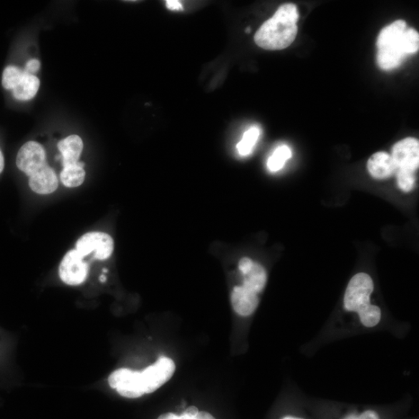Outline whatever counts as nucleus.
<instances>
[{"instance_id": "14", "label": "nucleus", "mask_w": 419, "mask_h": 419, "mask_svg": "<svg viewBox=\"0 0 419 419\" xmlns=\"http://www.w3.org/2000/svg\"><path fill=\"white\" fill-rule=\"evenodd\" d=\"M58 148L64 158V166L76 164L84 149L81 138L73 135L59 142Z\"/></svg>"}, {"instance_id": "27", "label": "nucleus", "mask_w": 419, "mask_h": 419, "mask_svg": "<svg viewBox=\"0 0 419 419\" xmlns=\"http://www.w3.org/2000/svg\"><path fill=\"white\" fill-rule=\"evenodd\" d=\"M283 419H302V418H294V417H285Z\"/></svg>"}, {"instance_id": "13", "label": "nucleus", "mask_w": 419, "mask_h": 419, "mask_svg": "<svg viewBox=\"0 0 419 419\" xmlns=\"http://www.w3.org/2000/svg\"><path fill=\"white\" fill-rule=\"evenodd\" d=\"M370 175L377 180H385L397 172V167L391 156L385 151L373 154L368 163Z\"/></svg>"}, {"instance_id": "24", "label": "nucleus", "mask_w": 419, "mask_h": 419, "mask_svg": "<svg viewBox=\"0 0 419 419\" xmlns=\"http://www.w3.org/2000/svg\"><path fill=\"white\" fill-rule=\"evenodd\" d=\"M166 6L171 11H183V6L180 1L177 0H167L166 2Z\"/></svg>"}, {"instance_id": "22", "label": "nucleus", "mask_w": 419, "mask_h": 419, "mask_svg": "<svg viewBox=\"0 0 419 419\" xmlns=\"http://www.w3.org/2000/svg\"><path fill=\"white\" fill-rule=\"evenodd\" d=\"M344 419H380L378 415L373 411L364 412L360 415H350Z\"/></svg>"}, {"instance_id": "10", "label": "nucleus", "mask_w": 419, "mask_h": 419, "mask_svg": "<svg viewBox=\"0 0 419 419\" xmlns=\"http://www.w3.org/2000/svg\"><path fill=\"white\" fill-rule=\"evenodd\" d=\"M238 268L244 276L243 286L256 293H261L265 288L267 274L263 267L245 257L239 261Z\"/></svg>"}, {"instance_id": "8", "label": "nucleus", "mask_w": 419, "mask_h": 419, "mask_svg": "<svg viewBox=\"0 0 419 419\" xmlns=\"http://www.w3.org/2000/svg\"><path fill=\"white\" fill-rule=\"evenodd\" d=\"M16 163L21 171L31 176L47 164L46 151L36 141L26 142L19 150Z\"/></svg>"}, {"instance_id": "5", "label": "nucleus", "mask_w": 419, "mask_h": 419, "mask_svg": "<svg viewBox=\"0 0 419 419\" xmlns=\"http://www.w3.org/2000/svg\"><path fill=\"white\" fill-rule=\"evenodd\" d=\"M175 370L176 364L172 359L161 358L154 364L141 372L145 393H153L154 391L161 388L164 383L171 379Z\"/></svg>"}, {"instance_id": "29", "label": "nucleus", "mask_w": 419, "mask_h": 419, "mask_svg": "<svg viewBox=\"0 0 419 419\" xmlns=\"http://www.w3.org/2000/svg\"><path fill=\"white\" fill-rule=\"evenodd\" d=\"M246 31V32H251V29L248 28Z\"/></svg>"}, {"instance_id": "26", "label": "nucleus", "mask_w": 419, "mask_h": 419, "mask_svg": "<svg viewBox=\"0 0 419 419\" xmlns=\"http://www.w3.org/2000/svg\"><path fill=\"white\" fill-rule=\"evenodd\" d=\"M4 168V157L1 150H0V173H1Z\"/></svg>"}, {"instance_id": "25", "label": "nucleus", "mask_w": 419, "mask_h": 419, "mask_svg": "<svg viewBox=\"0 0 419 419\" xmlns=\"http://www.w3.org/2000/svg\"><path fill=\"white\" fill-rule=\"evenodd\" d=\"M198 413H199V411L197 408H196L194 406H191V407H189L188 408H187L186 410V411L183 413V414L186 415V416H189L191 418H194V417L197 416Z\"/></svg>"}, {"instance_id": "4", "label": "nucleus", "mask_w": 419, "mask_h": 419, "mask_svg": "<svg viewBox=\"0 0 419 419\" xmlns=\"http://www.w3.org/2000/svg\"><path fill=\"white\" fill-rule=\"evenodd\" d=\"M113 240L104 233H90L83 236L76 243V251L83 258L92 255L96 260L105 261L113 251Z\"/></svg>"}, {"instance_id": "16", "label": "nucleus", "mask_w": 419, "mask_h": 419, "mask_svg": "<svg viewBox=\"0 0 419 419\" xmlns=\"http://www.w3.org/2000/svg\"><path fill=\"white\" fill-rule=\"evenodd\" d=\"M84 163L78 162L76 164L64 166L60 174V179L66 186L77 187L82 185L85 181L86 172Z\"/></svg>"}, {"instance_id": "17", "label": "nucleus", "mask_w": 419, "mask_h": 419, "mask_svg": "<svg viewBox=\"0 0 419 419\" xmlns=\"http://www.w3.org/2000/svg\"><path fill=\"white\" fill-rule=\"evenodd\" d=\"M261 135V130L258 127H252L247 130L238 145L237 149L240 156H247L251 154L256 142Z\"/></svg>"}, {"instance_id": "6", "label": "nucleus", "mask_w": 419, "mask_h": 419, "mask_svg": "<svg viewBox=\"0 0 419 419\" xmlns=\"http://www.w3.org/2000/svg\"><path fill=\"white\" fill-rule=\"evenodd\" d=\"M109 385L124 398H137L146 394L141 372L126 368L115 370L111 374Z\"/></svg>"}, {"instance_id": "11", "label": "nucleus", "mask_w": 419, "mask_h": 419, "mask_svg": "<svg viewBox=\"0 0 419 419\" xmlns=\"http://www.w3.org/2000/svg\"><path fill=\"white\" fill-rule=\"evenodd\" d=\"M29 186L34 192L39 194L55 192L58 188L59 180L54 169L48 164L44 165L30 176Z\"/></svg>"}, {"instance_id": "23", "label": "nucleus", "mask_w": 419, "mask_h": 419, "mask_svg": "<svg viewBox=\"0 0 419 419\" xmlns=\"http://www.w3.org/2000/svg\"><path fill=\"white\" fill-rule=\"evenodd\" d=\"M158 419H201V418L199 414H198L197 416L194 418H191L189 416H186L183 413L181 416H178L173 413H166L160 415Z\"/></svg>"}, {"instance_id": "19", "label": "nucleus", "mask_w": 419, "mask_h": 419, "mask_svg": "<svg viewBox=\"0 0 419 419\" xmlns=\"http://www.w3.org/2000/svg\"><path fill=\"white\" fill-rule=\"evenodd\" d=\"M24 71L16 66L6 67L3 74L2 84L6 90L13 91L21 83Z\"/></svg>"}, {"instance_id": "7", "label": "nucleus", "mask_w": 419, "mask_h": 419, "mask_svg": "<svg viewBox=\"0 0 419 419\" xmlns=\"http://www.w3.org/2000/svg\"><path fill=\"white\" fill-rule=\"evenodd\" d=\"M391 157L393 158L397 171L414 172L419 166V141L415 138L401 140L392 148Z\"/></svg>"}, {"instance_id": "1", "label": "nucleus", "mask_w": 419, "mask_h": 419, "mask_svg": "<svg viewBox=\"0 0 419 419\" xmlns=\"http://www.w3.org/2000/svg\"><path fill=\"white\" fill-rule=\"evenodd\" d=\"M377 47L378 66L383 70L394 69L407 56L418 51L419 34L413 29H407L405 21H396L380 31Z\"/></svg>"}, {"instance_id": "28", "label": "nucleus", "mask_w": 419, "mask_h": 419, "mask_svg": "<svg viewBox=\"0 0 419 419\" xmlns=\"http://www.w3.org/2000/svg\"><path fill=\"white\" fill-rule=\"evenodd\" d=\"M106 281L105 276H101V282H104Z\"/></svg>"}, {"instance_id": "18", "label": "nucleus", "mask_w": 419, "mask_h": 419, "mask_svg": "<svg viewBox=\"0 0 419 419\" xmlns=\"http://www.w3.org/2000/svg\"><path fill=\"white\" fill-rule=\"evenodd\" d=\"M292 156V151L288 146H281L274 151L267 161V168L273 173L278 172Z\"/></svg>"}, {"instance_id": "12", "label": "nucleus", "mask_w": 419, "mask_h": 419, "mask_svg": "<svg viewBox=\"0 0 419 419\" xmlns=\"http://www.w3.org/2000/svg\"><path fill=\"white\" fill-rule=\"evenodd\" d=\"M231 301L236 313L244 317L253 315L258 306L257 293L243 286L233 289Z\"/></svg>"}, {"instance_id": "2", "label": "nucleus", "mask_w": 419, "mask_h": 419, "mask_svg": "<svg viewBox=\"0 0 419 419\" xmlns=\"http://www.w3.org/2000/svg\"><path fill=\"white\" fill-rule=\"evenodd\" d=\"M298 19L296 5L287 4L281 6L271 19L256 33V44L266 50L287 49L297 37Z\"/></svg>"}, {"instance_id": "20", "label": "nucleus", "mask_w": 419, "mask_h": 419, "mask_svg": "<svg viewBox=\"0 0 419 419\" xmlns=\"http://www.w3.org/2000/svg\"><path fill=\"white\" fill-rule=\"evenodd\" d=\"M397 182L399 188L404 192L411 191L415 184V173L405 171H397Z\"/></svg>"}, {"instance_id": "3", "label": "nucleus", "mask_w": 419, "mask_h": 419, "mask_svg": "<svg viewBox=\"0 0 419 419\" xmlns=\"http://www.w3.org/2000/svg\"><path fill=\"white\" fill-rule=\"evenodd\" d=\"M373 291V282L365 273L355 274L350 280L345 291L344 306L348 311L358 313L361 323L368 328L378 325L381 319V310L370 304V296Z\"/></svg>"}, {"instance_id": "9", "label": "nucleus", "mask_w": 419, "mask_h": 419, "mask_svg": "<svg viewBox=\"0 0 419 419\" xmlns=\"http://www.w3.org/2000/svg\"><path fill=\"white\" fill-rule=\"evenodd\" d=\"M87 274L88 266L76 249L67 253L59 266V276L61 281L75 286L84 283Z\"/></svg>"}, {"instance_id": "15", "label": "nucleus", "mask_w": 419, "mask_h": 419, "mask_svg": "<svg viewBox=\"0 0 419 419\" xmlns=\"http://www.w3.org/2000/svg\"><path fill=\"white\" fill-rule=\"evenodd\" d=\"M40 87V80L37 76L24 72L21 83L16 86L13 95L19 101H30L36 96Z\"/></svg>"}, {"instance_id": "21", "label": "nucleus", "mask_w": 419, "mask_h": 419, "mask_svg": "<svg viewBox=\"0 0 419 419\" xmlns=\"http://www.w3.org/2000/svg\"><path fill=\"white\" fill-rule=\"evenodd\" d=\"M40 68V61L38 59H31L29 61H28V64H26L24 72L31 75H34V74L39 72Z\"/></svg>"}]
</instances>
